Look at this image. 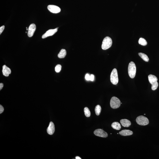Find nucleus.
Instances as JSON below:
<instances>
[{
  "mask_svg": "<svg viewBox=\"0 0 159 159\" xmlns=\"http://www.w3.org/2000/svg\"><path fill=\"white\" fill-rule=\"evenodd\" d=\"M148 79L149 82L152 85V90L155 91L157 89L159 86L157 77L154 75H150L148 76Z\"/></svg>",
  "mask_w": 159,
  "mask_h": 159,
  "instance_id": "1",
  "label": "nucleus"
},
{
  "mask_svg": "<svg viewBox=\"0 0 159 159\" xmlns=\"http://www.w3.org/2000/svg\"><path fill=\"white\" fill-rule=\"evenodd\" d=\"M128 73L131 78H133L135 77L136 73V67L135 63L131 62L129 64L128 68Z\"/></svg>",
  "mask_w": 159,
  "mask_h": 159,
  "instance_id": "2",
  "label": "nucleus"
},
{
  "mask_svg": "<svg viewBox=\"0 0 159 159\" xmlns=\"http://www.w3.org/2000/svg\"><path fill=\"white\" fill-rule=\"evenodd\" d=\"M112 44V41L111 39L109 37H106L104 39L102 43V49L106 50L111 47Z\"/></svg>",
  "mask_w": 159,
  "mask_h": 159,
  "instance_id": "3",
  "label": "nucleus"
},
{
  "mask_svg": "<svg viewBox=\"0 0 159 159\" xmlns=\"http://www.w3.org/2000/svg\"><path fill=\"white\" fill-rule=\"evenodd\" d=\"M110 80L112 83L114 85L117 84L118 82V74L117 69H114L111 73Z\"/></svg>",
  "mask_w": 159,
  "mask_h": 159,
  "instance_id": "4",
  "label": "nucleus"
},
{
  "mask_svg": "<svg viewBox=\"0 0 159 159\" xmlns=\"http://www.w3.org/2000/svg\"><path fill=\"white\" fill-rule=\"evenodd\" d=\"M110 106L112 109H117L121 105V101L118 98L116 97H113L110 100Z\"/></svg>",
  "mask_w": 159,
  "mask_h": 159,
  "instance_id": "5",
  "label": "nucleus"
},
{
  "mask_svg": "<svg viewBox=\"0 0 159 159\" xmlns=\"http://www.w3.org/2000/svg\"><path fill=\"white\" fill-rule=\"evenodd\" d=\"M136 121L138 124L141 126H146L149 123V120L145 116H140L137 118Z\"/></svg>",
  "mask_w": 159,
  "mask_h": 159,
  "instance_id": "6",
  "label": "nucleus"
},
{
  "mask_svg": "<svg viewBox=\"0 0 159 159\" xmlns=\"http://www.w3.org/2000/svg\"><path fill=\"white\" fill-rule=\"evenodd\" d=\"M94 133L97 136L103 138H106L108 136V133L103 129H99L95 130Z\"/></svg>",
  "mask_w": 159,
  "mask_h": 159,
  "instance_id": "7",
  "label": "nucleus"
},
{
  "mask_svg": "<svg viewBox=\"0 0 159 159\" xmlns=\"http://www.w3.org/2000/svg\"><path fill=\"white\" fill-rule=\"evenodd\" d=\"M59 28H56L54 29H50L47 31L42 36V39H44L50 36H51L54 35L58 31Z\"/></svg>",
  "mask_w": 159,
  "mask_h": 159,
  "instance_id": "8",
  "label": "nucleus"
},
{
  "mask_svg": "<svg viewBox=\"0 0 159 159\" xmlns=\"http://www.w3.org/2000/svg\"><path fill=\"white\" fill-rule=\"evenodd\" d=\"M48 9L51 13H58L60 12V8L57 6L50 5L48 6Z\"/></svg>",
  "mask_w": 159,
  "mask_h": 159,
  "instance_id": "9",
  "label": "nucleus"
},
{
  "mask_svg": "<svg viewBox=\"0 0 159 159\" xmlns=\"http://www.w3.org/2000/svg\"><path fill=\"white\" fill-rule=\"evenodd\" d=\"M36 29V26L34 24H32L29 27L27 35L29 37H32Z\"/></svg>",
  "mask_w": 159,
  "mask_h": 159,
  "instance_id": "10",
  "label": "nucleus"
},
{
  "mask_svg": "<svg viewBox=\"0 0 159 159\" xmlns=\"http://www.w3.org/2000/svg\"><path fill=\"white\" fill-rule=\"evenodd\" d=\"M47 132L50 135H52L55 131V127L54 123L52 122L50 123L49 127L47 129Z\"/></svg>",
  "mask_w": 159,
  "mask_h": 159,
  "instance_id": "11",
  "label": "nucleus"
},
{
  "mask_svg": "<svg viewBox=\"0 0 159 159\" xmlns=\"http://www.w3.org/2000/svg\"><path fill=\"white\" fill-rule=\"evenodd\" d=\"M2 73L4 76L8 77L11 73V69L7 67L6 65H4L3 66V69L2 70Z\"/></svg>",
  "mask_w": 159,
  "mask_h": 159,
  "instance_id": "12",
  "label": "nucleus"
},
{
  "mask_svg": "<svg viewBox=\"0 0 159 159\" xmlns=\"http://www.w3.org/2000/svg\"><path fill=\"white\" fill-rule=\"evenodd\" d=\"M119 133L121 136H126L132 135L133 134V132L129 130H123L120 132Z\"/></svg>",
  "mask_w": 159,
  "mask_h": 159,
  "instance_id": "13",
  "label": "nucleus"
},
{
  "mask_svg": "<svg viewBox=\"0 0 159 159\" xmlns=\"http://www.w3.org/2000/svg\"><path fill=\"white\" fill-rule=\"evenodd\" d=\"M120 123L122 126L124 127H129L131 124V121L127 119L121 120Z\"/></svg>",
  "mask_w": 159,
  "mask_h": 159,
  "instance_id": "14",
  "label": "nucleus"
},
{
  "mask_svg": "<svg viewBox=\"0 0 159 159\" xmlns=\"http://www.w3.org/2000/svg\"><path fill=\"white\" fill-rule=\"evenodd\" d=\"M111 127L114 129L119 130L121 129V125L118 122H114L112 124Z\"/></svg>",
  "mask_w": 159,
  "mask_h": 159,
  "instance_id": "15",
  "label": "nucleus"
},
{
  "mask_svg": "<svg viewBox=\"0 0 159 159\" xmlns=\"http://www.w3.org/2000/svg\"><path fill=\"white\" fill-rule=\"evenodd\" d=\"M66 55V51L64 49H62L58 55V57L60 59H63L65 57Z\"/></svg>",
  "mask_w": 159,
  "mask_h": 159,
  "instance_id": "16",
  "label": "nucleus"
},
{
  "mask_svg": "<svg viewBox=\"0 0 159 159\" xmlns=\"http://www.w3.org/2000/svg\"><path fill=\"white\" fill-rule=\"evenodd\" d=\"M139 55L141 58L143 60L146 62H148L149 60V59L148 57L146 55L143 53H139Z\"/></svg>",
  "mask_w": 159,
  "mask_h": 159,
  "instance_id": "17",
  "label": "nucleus"
},
{
  "mask_svg": "<svg viewBox=\"0 0 159 159\" xmlns=\"http://www.w3.org/2000/svg\"><path fill=\"white\" fill-rule=\"evenodd\" d=\"M101 108L100 105H97L96 106L95 109V111L96 114L97 116H99L101 112Z\"/></svg>",
  "mask_w": 159,
  "mask_h": 159,
  "instance_id": "18",
  "label": "nucleus"
},
{
  "mask_svg": "<svg viewBox=\"0 0 159 159\" xmlns=\"http://www.w3.org/2000/svg\"><path fill=\"white\" fill-rule=\"evenodd\" d=\"M139 44L144 46L146 45L147 44V42L144 39L140 38L139 41Z\"/></svg>",
  "mask_w": 159,
  "mask_h": 159,
  "instance_id": "19",
  "label": "nucleus"
},
{
  "mask_svg": "<svg viewBox=\"0 0 159 159\" xmlns=\"http://www.w3.org/2000/svg\"><path fill=\"white\" fill-rule=\"evenodd\" d=\"M84 112L85 115L86 117H89L91 116V113L88 107H86L84 109Z\"/></svg>",
  "mask_w": 159,
  "mask_h": 159,
  "instance_id": "20",
  "label": "nucleus"
},
{
  "mask_svg": "<svg viewBox=\"0 0 159 159\" xmlns=\"http://www.w3.org/2000/svg\"><path fill=\"white\" fill-rule=\"evenodd\" d=\"M62 68L61 65L58 64L55 66V70L56 72V73L60 72Z\"/></svg>",
  "mask_w": 159,
  "mask_h": 159,
  "instance_id": "21",
  "label": "nucleus"
},
{
  "mask_svg": "<svg viewBox=\"0 0 159 159\" xmlns=\"http://www.w3.org/2000/svg\"><path fill=\"white\" fill-rule=\"evenodd\" d=\"M90 76L89 75V74H87L86 75L85 78L86 80L87 81H90Z\"/></svg>",
  "mask_w": 159,
  "mask_h": 159,
  "instance_id": "22",
  "label": "nucleus"
},
{
  "mask_svg": "<svg viewBox=\"0 0 159 159\" xmlns=\"http://www.w3.org/2000/svg\"><path fill=\"white\" fill-rule=\"evenodd\" d=\"M5 27V26L4 25L1 26V27H0V35H1L2 32H3L4 30V29Z\"/></svg>",
  "mask_w": 159,
  "mask_h": 159,
  "instance_id": "23",
  "label": "nucleus"
},
{
  "mask_svg": "<svg viewBox=\"0 0 159 159\" xmlns=\"http://www.w3.org/2000/svg\"><path fill=\"white\" fill-rule=\"evenodd\" d=\"M4 111V108L1 105H0V114H1Z\"/></svg>",
  "mask_w": 159,
  "mask_h": 159,
  "instance_id": "24",
  "label": "nucleus"
},
{
  "mask_svg": "<svg viewBox=\"0 0 159 159\" xmlns=\"http://www.w3.org/2000/svg\"><path fill=\"white\" fill-rule=\"evenodd\" d=\"M94 75L91 74L90 75V81H94Z\"/></svg>",
  "mask_w": 159,
  "mask_h": 159,
  "instance_id": "25",
  "label": "nucleus"
},
{
  "mask_svg": "<svg viewBox=\"0 0 159 159\" xmlns=\"http://www.w3.org/2000/svg\"><path fill=\"white\" fill-rule=\"evenodd\" d=\"M4 85L3 83H0V90H1L2 89V88H3Z\"/></svg>",
  "mask_w": 159,
  "mask_h": 159,
  "instance_id": "26",
  "label": "nucleus"
},
{
  "mask_svg": "<svg viewBox=\"0 0 159 159\" xmlns=\"http://www.w3.org/2000/svg\"><path fill=\"white\" fill-rule=\"evenodd\" d=\"M76 159H81V158L79 157V156H77L76 157Z\"/></svg>",
  "mask_w": 159,
  "mask_h": 159,
  "instance_id": "27",
  "label": "nucleus"
},
{
  "mask_svg": "<svg viewBox=\"0 0 159 159\" xmlns=\"http://www.w3.org/2000/svg\"><path fill=\"white\" fill-rule=\"evenodd\" d=\"M26 33H27V32H26Z\"/></svg>",
  "mask_w": 159,
  "mask_h": 159,
  "instance_id": "28",
  "label": "nucleus"
}]
</instances>
